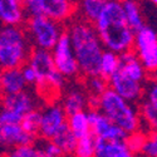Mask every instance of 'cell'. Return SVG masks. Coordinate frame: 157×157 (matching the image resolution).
Returning a JSON list of instances; mask_svg holds the SVG:
<instances>
[{"label":"cell","instance_id":"6da1fadb","mask_svg":"<svg viewBox=\"0 0 157 157\" xmlns=\"http://www.w3.org/2000/svg\"><path fill=\"white\" fill-rule=\"evenodd\" d=\"M93 25L106 50L120 56L133 50L136 32L132 30L126 20L121 0H108Z\"/></svg>","mask_w":157,"mask_h":157},{"label":"cell","instance_id":"7a4b0ae2","mask_svg":"<svg viewBox=\"0 0 157 157\" xmlns=\"http://www.w3.org/2000/svg\"><path fill=\"white\" fill-rule=\"evenodd\" d=\"M67 33L71 38L81 74L86 78L99 75V64L106 49L94 25L82 19H75L68 25Z\"/></svg>","mask_w":157,"mask_h":157},{"label":"cell","instance_id":"3957f363","mask_svg":"<svg viewBox=\"0 0 157 157\" xmlns=\"http://www.w3.org/2000/svg\"><path fill=\"white\" fill-rule=\"evenodd\" d=\"M104 116L118 127H121L128 135L140 131L142 124V117L140 108L117 94L113 89L108 88L99 97V108Z\"/></svg>","mask_w":157,"mask_h":157},{"label":"cell","instance_id":"277c9868","mask_svg":"<svg viewBox=\"0 0 157 157\" xmlns=\"http://www.w3.org/2000/svg\"><path fill=\"white\" fill-rule=\"evenodd\" d=\"M32 43L20 27H3L0 30V65L4 69L23 68L32 54Z\"/></svg>","mask_w":157,"mask_h":157},{"label":"cell","instance_id":"5b68a950","mask_svg":"<svg viewBox=\"0 0 157 157\" xmlns=\"http://www.w3.org/2000/svg\"><path fill=\"white\" fill-rule=\"evenodd\" d=\"M28 64L32 65L38 74V84L35 87L39 93L45 97H54L60 92L65 84V77L57 69L52 52L34 48Z\"/></svg>","mask_w":157,"mask_h":157},{"label":"cell","instance_id":"8992f818","mask_svg":"<svg viewBox=\"0 0 157 157\" xmlns=\"http://www.w3.org/2000/svg\"><path fill=\"white\" fill-rule=\"evenodd\" d=\"M25 33L34 48L52 52L65 32H63L62 23L45 15H38L29 17L25 23Z\"/></svg>","mask_w":157,"mask_h":157},{"label":"cell","instance_id":"52a82bcc","mask_svg":"<svg viewBox=\"0 0 157 157\" xmlns=\"http://www.w3.org/2000/svg\"><path fill=\"white\" fill-rule=\"evenodd\" d=\"M133 52L143 64L147 74L157 78V33L153 28L145 25L136 32Z\"/></svg>","mask_w":157,"mask_h":157},{"label":"cell","instance_id":"ba28073f","mask_svg":"<svg viewBox=\"0 0 157 157\" xmlns=\"http://www.w3.org/2000/svg\"><path fill=\"white\" fill-rule=\"evenodd\" d=\"M52 56H53L57 69L65 78H73L81 73L78 60L75 58L74 50H73L71 38L67 32L62 35V38L59 39L56 47L53 48Z\"/></svg>","mask_w":157,"mask_h":157},{"label":"cell","instance_id":"9c48e42d","mask_svg":"<svg viewBox=\"0 0 157 157\" xmlns=\"http://www.w3.org/2000/svg\"><path fill=\"white\" fill-rule=\"evenodd\" d=\"M68 126V114L62 104L49 103L40 111L39 136L43 140H53L63 128Z\"/></svg>","mask_w":157,"mask_h":157},{"label":"cell","instance_id":"30bf717a","mask_svg":"<svg viewBox=\"0 0 157 157\" xmlns=\"http://www.w3.org/2000/svg\"><path fill=\"white\" fill-rule=\"evenodd\" d=\"M88 117H89L92 135H94L97 138H102L107 142L126 141L128 133L121 127L114 124L99 109H89Z\"/></svg>","mask_w":157,"mask_h":157},{"label":"cell","instance_id":"8fae6325","mask_svg":"<svg viewBox=\"0 0 157 157\" xmlns=\"http://www.w3.org/2000/svg\"><path fill=\"white\" fill-rule=\"evenodd\" d=\"M108 84L109 88L113 89L117 94H120L122 98L133 104L141 101V98L145 96V86H143V83L131 79L128 75H126L121 71H118L109 78Z\"/></svg>","mask_w":157,"mask_h":157},{"label":"cell","instance_id":"7c38bea8","mask_svg":"<svg viewBox=\"0 0 157 157\" xmlns=\"http://www.w3.org/2000/svg\"><path fill=\"white\" fill-rule=\"evenodd\" d=\"M35 137L25 132L21 124L0 126V145L5 152L21 146L34 145Z\"/></svg>","mask_w":157,"mask_h":157},{"label":"cell","instance_id":"4fadbf2b","mask_svg":"<svg viewBox=\"0 0 157 157\" xmlns=\"http://www.w3.org/2000/svg\"><path fill=\"white\" fill-rule=\"evenodd\" d=\"M75 9L73 0H40V14L58 23L71 19Z\"/></svg>","mask_w":157,"mask_h":157},{"label":"cell","instance_id":"5bb4252c","mask_svg":"<svg viewBox=\"0 0 157 157\" xmlns=\"http://www.w3.org/2000/svg\"><path fill=\"white\" fill-rule=\"evenodd\" d=\"M27 14L23 0H0V20L4 27H20Z\"/></svg>","mask_w":157,"mask_h":157},{"label":"cell","instance_id":"9a60e30c","mask_svg":"<svg viewBox=\"0 0 157 157\" xmlns=\"http://www.w3.org/2000/svg\"><path fill=\"white\" fill-rule=\"evenodd\" d=\"M3 108L14 111L20 116H25L32 111L36 109V99L29 90H23L17 94L3 96Z\"/></svg>","mask_w":157,"mask_h":157},{"label":"cell","instance_id":"2e32d148","mask_svg":"<svg viewBox=\"0 0 157 157\" xmlns=\"http://www.w3.org/2000/svg\"><path fill=\"white\" fill-rule=\"evenodd\" d=\"M120 71L123 72L126 75H128L131 78V79H133L136 82L145 83V81H146L147 72L133 50L121 54Z\"/></svg>","mask_w":157,"mask_h":157},{"label":"cell","instance_id":"e0dca14e","mask_svg":"<svg viewBox=\"0 0 157 157\" xmlns=\"http://www.w3.org/2000/svg\"><path fill=\"white\" fill-rule=\"evenodd\" d=\"M0 84H2L3 96L17 94L19 92L25 90L27 82L24 79L21 68H13V69H4L0 77Z\"/></svg>","mask_w":157,"mask_h":157},{"label":"cell","instance_id":"ac0fdd59","mask_svg":"<svg viewBox=\"0 0 157 157\" xmlns=\"http://www.w3.org/2000/svg\"><path fill=\"white\" fill-rule=\"evenodd\" d=\"M88 98L89 94L87 96L84 89L79 87H72L64 93L62 99V107L68 116L78 112H83L88 106Z\"/></svg>","mask_w":157,"mask_h":157},{"label":"cell","instance_id":"d6986e66","mask_svg":"<svg viewBox=\"0 0 157 157\" xmlns=\"http://www.w3.org/2000/svg\"><path fill=\"white\" fill-rule=\"evenodd\" d=\"M96 157H138L128 148L124 141L107 142L96 137Z\"/></svg>","mask_w":157,"mask_h":157},{"label":"cell","instance_id":"ffe728a7","mask_svg":"<svg viewBox=\"0 0 157 157\" xmlns=\"http://www.w3.org/2000/svg\"><path fill=\"white\" fill-rule=\"evenodd\" d=\"M108 0H77V11L82 20L94 24L101 17Z\"/></svg>","mask_w":157,"mask_h":157},{"label":"cell","instance_id":"44dd1931","mask_svg":"<svg viewBox=\"0 0 157 157\" xmlns=\"http://www.w3.org/2000/svg\"><path fill=\"white\" fill-rule=\"evenodd\" d=\"M121 2H122L124 17H126L128 25L132 28V30L138 32L141 28L145 27L142 11H141L138 2L137 0H121Z\"/></svg>","mask_w":157,"mask_h":157},{"label":"cell","instance_id":"7402d4cb","mask_svg":"<svg viewBox=\"0 0 157 157\" xmlns=\"http://www.w3.org/2000/svg\"><path fill=\"white\" fill-rule=\"evenodd\" d=\"M52 141H53L60 148L64 157L74 156V152H75V148H77V143H78V138L74 136V133L69 129L68 126L65 128H63Z\"/></svg>","mask_w":157,"mask_h":157},{"label":"cell","instance_id":"603a6c76","mask_svg":"<svg viewBox=\"0 0 157 157\" xmlns=\"http://www.w3.org/2000/svg\"><path fill=\"white\" fill-rule=\"evenodd\" d=\"M68 127L77 138H82L89 133H92L88 112L83 111L68 116Z\"/></svg>","mask_w":157,"mask_h":157},{"label":"cell","instance_id":"cb8c5ba5","mask_svg":"<svg viewBox=\"0 0 157 157\" xmlns=\"http://www.w3.org/2000/svg\"><path fill=\"white\" fill-rule=\"evenodd\" d=\"M120 65H121L120 54L113 53V52L109 50H104L99 64V75H102L108 81L113 74H116L120 71Z\"/></svg>","mask_w":157,"mask_h":157},{"label":"cell","instance_id":"d4e9b609","mask_svg":"<svg viewBox=\"0 0 157 157\" xmlns=\"http://www.w3.org/2000/svg\"><path fill=\"white\" fill-rule=\"evenodd\" d=\"M73 157H96V136L89 133L82 138H78Z\"/></svg>","mask_w":157,"mask_h":157},{"label":"cell","instance_id":"484cf974","mask_svg":"<svg viewBox=\"0 0 157 157\" xmlns=\"http://www.w3.org/2000/svg\"><path fill=\"white\" fill-rule=\"evenodd\" d=\"M21 127L24 128L25 132H28L29 135L36 137L39 136V128H40V111H32L28 114H25L23 117L21 121Z\"/></svg>","mask_w":157,"mask_h":157},{"label":"cell","instance_id":"4316f807","mask_svg":"<svg viewBox=\"0 0 157 157\" xmlns=\"http://www.w3.org/2000/svg\"><path fill=\"white\" fill-rule=\"evenodd\" d=\"M109 88L108 81L102 75H94L87 78V89L90 96L101 97Z\"/></svg>","mask_w":157,"mask_h":157},{"label":"cell","instance_id":"83f0119b","mask_svg":"<svg viewBox=\"0 0 157 157\" xmlns=\"http://www.w3.org/2000/svg\"><path fill=\"white\" fill-rule=\"evenodd\" d=\"M140 112L142 121L145 122L152 131H157V111L147 101H143L140 104Z\"/></svg>","mask_w":157,"mask_h":157},{"label":"cell","instance_id":"f1b7e54d","mask_svg":"<svg viewBox=\"0 0 157 157\" xmlns=\"http://www.w3.org/2000/svg\"><path fill=\"white\" fill-rule=\"evenodd\" d=\"M146 138H147V133L142 132V131H137L135 133L128 135L124 142L131 151L138 155V153H142V150L146 143Z\"/></svg>","mask_w":157,"mask_h":157},{"label":"cell","instance_id":"f546056e","mask_svg":"<svg viewBox=\"0 0 157 157\" xmlns=\"http://www.w3.org/2000/svg\"><path fill=\"white\" fill-rule=\"evenodd\" d=\"M4 157H42V153L39 151L38 146L29 145L8 151L4 153Z\"/></svg>","mask_w":157,"mask_h":157},{"label":"cell","instance_id":"4dcf8cb0","mask_svg":"<svg viewBox=\"0 0 157 157\" xmlns=\"http://www.w3.org/2000/svg\"><path fill=\"white\" fill-rule=\"evenodd\" d=\"M38 148L44 157H64L60 148L50 140H43L38 145Z\"/></svg>","mask_w":157,"mask_h":157},{"label":"cell","instance_id":"1f68e13d","mask_svg":"<svg viewBox=\"0 0 157 157\" xmlns=\"http://www.w3.org/2000/svg\"><path fill=\"white\" fill-rule=\"evenodd\" d=\"M141 155L145 157H157V131H151L147 133L146 143Z\"/></svg>","mask_w":157,"mask_h":157},{"label":"cell","instance_id":"d6a6232c","mask_svg":"<svg viewBox=\"0 0 157 157\" xmlns=\"http://www.w3.org/2000/svg\"><path fill=\"white\" fill-rule=\"evenodd\" d=\"M23 121V116H20L19 113L10 111L6 108H2L0 112V126L4 124H20Z\"/></svg>","mask_w":157,"mask_h":157},{"label":"cell","instance_id":"836d02e7","mask_svg":"<svg viewBox=\"0 0 157 157\" xmlns=\"http://www.w3.org/2000/svg\"><path fill=\"white\" fill-rule=\"evenodd\" d=\"M145 101H147L157 111V78H152V79L146 84V87H145Z\"/></svg>","mask_w":157,"mask_h":157},{"label":"cell","instance_id":"e575fe53","mask_svg":"<svg viewBox=\"0 0 157 157\" xmlns=\"http://www.w3.org/2000/svg\"><path fill=\"white\" fill-rule=\"evenodd\" d=\"M21 72H23L24 79H25V82H27V84H30V86H36L38 84V74L30 64H28V63L25 64L21 68Z\"/></svg>","mask_w":157,"mask_h":157},{"label":"cell","instance_id":"d590c367","mask_svg":"<svg viewBox=\"0 0 157 157\" xmlns=\"http://www.w3.org/2000/svg\"><path fill=\"white\" fill-rule=\"evenodd\" d=\"M150 2H151L153 5H157V0H150Z\"/></svg>","mask_w":157,"mask_h":157},{"label":"cell","instance_id":"8d00e7d4","mask_svg":"<svg viewBox=\"0 0 157 157\" xmlns=\"http://www.w3.org/2000/svg\"><path fill=\"white\" fill-rule=\"evenodd\" d=\"M73 2H77V0H73Z\"/></svg>","mask_w":157,"mask_h":157},{"label":"cell","instance_id":"74e56055","mask_svg":"<svg viewBox=\"0 0 157 157\" xmlns=\"http://www.w3.org/2000/svg\"><path fill=\"white\" fill-rule=\"evenodd\" d=\"M42 157H44V156H42Z\"/></svg>","mask_w":157,"mask_h":157}]
</instances>
